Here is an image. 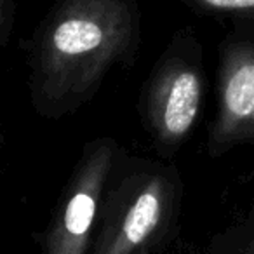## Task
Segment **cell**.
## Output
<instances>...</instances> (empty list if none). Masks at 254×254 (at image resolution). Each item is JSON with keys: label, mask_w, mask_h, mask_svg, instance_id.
Returning <instances> with one entry per match:
<instances>
[{"label": "cell", "mask_w": 254, "mask_h": 254, "mask_svg": "<svg viewBox=\"0 0 254 254\" xmlns=\"http://www.w3.org/2000/svg\"><path fill=\"white\" fill-rule=\"evenodd\" d=\"M131 30L110 12L63 14L39 39L30 58V101L44 119L73 115L98 92L112 66L127 58Z\"/></svg>", "instance_id": "obj_1"}, {"label": "cell", "mask_w": 254, "mask_h": 254, "mask_svg": "<svg viewBox=\"0 0 254 254\" xmlns=\"http://www.w3.org/2000/svg\"><path fill=\"white\" fill-rule=\"evenodd\" d=\"M205 4L216 9H225V11H239V9H253L254 0H204Z\"/></svg>", "instance_id": "obj_7"}, {"label": "cell", "mask_w": 254, "mask_h": 254, "mask_svg": "<svg viewBox=\"0 0 254 254\" xmlns=\"http://www.w3.org/2000/svg\"><path fill=\"white\" fill-rule=\"evenodd\" d=\"M204 77L200 60L169 54L152 71L139 99L141 119L160 159H173L197 124Z\"/></svg>", "instance_id": "obj_4"}, {"label": "cell", "mask_w": 254, "mask_h": 254, "mask_svg": "<svg viewBox=\"0 0 254 254\" xmlns=\"http://www.w3.org/2000/svg\"><path fill=\"white\" fill-rule=\"evenodd\" d=\"M113 138L87 143L40 239V254H91L103 195L120 155Z\"/></svg>", "instance_id": "obj_3"}, {"label": "cell", "mask_w": 254, "mask_h": 254, "mask_svg": "<svg viewBox=\"0 0 254 254\" xmlns=\"http://www.w3.org/2000/svg\"><path fill=\"white\" fill-rule=\"evenodd\" d=\"M181 207L183 181L173 162L120 152L91 254H159L176 233Z\"/></svg>", "instance_id": "obj_2"}, {"label": "cell", "mask_w": 254, "mask_h": 254, "mask_svg": "<svg viewBox=\"0 0 254 254\" xmlns=\"http://www.w3.org/2000/svg\"><path fill=\"white\" fill-rule=\"evenodd\" d=\"M187 254H209V253H200V251H195V253H187Z\"/></svg>", "instance_id": "obj_8"}, {"label": "cell", "mask_w": 254, "mask_h": 254, "mask_svg": "<svg viewBox=\"0 0 254 254\" xmlns=\"http://www.w3.org/2000/svg\"><path fill=\"white\" fill-rule=\"evenodd\" d=\"M209 254H254V209L218 232L209 242Z\"/></svg>", "instance_id": "obj_6"}, {"label": "cell", "mask_w": 254, "mask_h": 254, "mask_svg": "<svg viewBox=\"0 0 254 254\" xmlns=\"http://www.w3.org/2000/svg\"><path fill=\"white\" fill-rule=\"evenodd\" d=\"M240 145H251L254 148L253 46L228 47L221 60L218 110L209 131L207 153L211 157H219Z\"/></svg>", "instance_id": "obj_5"}]
</instances>
